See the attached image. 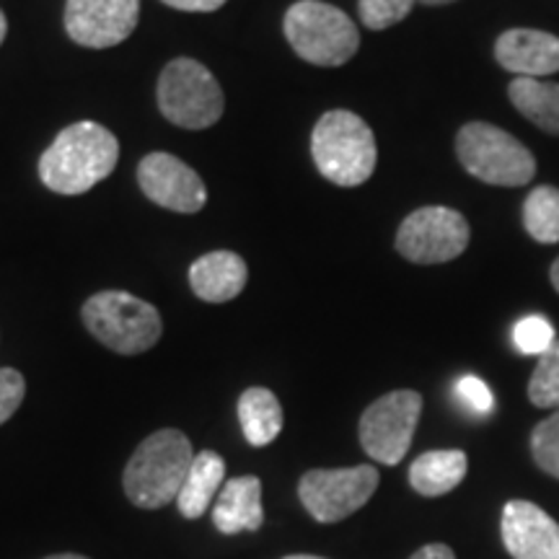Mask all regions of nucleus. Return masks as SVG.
<instances>
[{
	"mask_svg": "<svg viewBox=\"0 0 559 559\" xmlns=\"http://www.w3.org/2000/svg\"><path fill=\"white\" fill-rule=\"evenodd\" d=\"M456 396L477 415H487L495 407V396L489 386L477 376H461L456 381Z\"/></svg>",
	"mask_w": 559,
	"mask_h": 559,
	"instance_id": "obj_27",
	"label": "nucleus"
},
{
	"mask_svg": "<svg viewBox=\"0 0 559 559\" xmlns=\"http://www.w3.org/2000/svg\"><path fill=\"white\" fill-rule=\"evenodd\" d=\"M223 485H226V461L221 459V453H194V461L190 472H187L185 485L179 489V513L190 521L205 515L207 508L213 506V500L218 498Z\"/></svg>",
	"mask_w": 559,
	"mask_h": 559,
	"instance_id": "obj_17",
	"label": "nucleus"
},
{
	"mask_svg": "<svg viewBox=\"0 0 559 559\" xmlns=\"http://www.w3.org/2000/svg\"><path fill=\"white\" fill-rule=\"evenodd\" d=\"M120 143L99 122H75L39 158V179L58 194H83L115 171Z\"/></svg>",
	"mask_w": 559,
	"mask_h": 559,
	"instance_id": "obj_1",
	"label": "nucleus"
},
{
	"mask_svg": "<svg viewBox=\"0 0 559 559\" xmlns=\"http://www.w3.org/2000/svg\"><path fill=\"white\" fill-rule=\"evenodd\" d=\"M81 317L104 347L120 355L148 353L164 334L156 306L124 290L96 293L83 304Z\"/></svg>",
	"mask_w": 559,
	"mask_h": 559,
	"instance_id": "obj_5",
	"label": "nucleus"
},
{
	"mask_svg": "<svg viewBox=\"0 0 559 559\" xmlns=\"http://www.w3.org/2000/svg\"><path fill=\"white\" fill-rule=\"evenodd\" d=\"M549 280H551V288L559 293V257L555 262H551V270H549Z\"/></svg>",
	"mask_w": 559,
	"mask_h": 559,
	"instance_id": "obj_30",
	"label": "nucleus"
},
{
	"mask_svg": "<svg viewBox=\"0 0 559 559\" xmlns=\"http://www.w3.org/2000/svg\"><path fill=\"white\" fill-rule=\"evenodd\" d=\"M283 559H324V557H313V555H290V557H283Z\"/></svg>",
	"mask_w": 559,
	"mask_h": 559,
	"instance_id": "obj_34",
	"label": "nucleus"
},
{
	"mask_svg": "<svg viewBox=\"0 0 559 559\" xmlns=\"http://www.w3.org/2000/svg\"><path fill=\"white\" fill-rule=\"evenodd\" d=\"M158 109L185 130L213 128L223 117L226 99L215 75L192 58H177L158 79Z\"/></svg>",
	"mask_w": 559,
	"mask_h": 559,
	"instance_id": "obj_7",
	"label": "nucleus"
},
{
	"mask_svg": "<svg viewBox=\"0 0 559 559\" xmlns=\"http://www.w3.org/2000/svg\"><path fill=\"white\" fill-rule=\"evenodd\" d=\"M213 523L226 536L260 531L264 523L262 481L257 477L228 479L213 502Z\"/></svg>",
	"mask_w": 559,
	"mask_h": 559,
	"instance_id": "obj_16",
	"label": "nucleus"
},
{
	"mask_svg": "<svg viewBox=\"0 0 559 559\" xmlns=\"http://www.w3.org/2000/svg\"><path fill=\"white\" fill-rule=\"evenodd\" d=\"M138 185L151 202L174 213H200L207 202L200 174L171 153H148L140 160Z\"/></svg>",
	"mask_w": 559,
	"mask_h": 559,
	"instance_id": "obj_12",
	"label": "nucleus"
},
{
	"mask_svg": "<svg viewBox=\"0 0 559 559\" xmlns=\"http://www.w3.org/2000/svg\"><path fill=\"white\" fill-rule=\"evenodd\" d=\"M140 21V0H68L66 32L81 47L107 50L122 45Z\"/></svg>",
	"mask_w": 559,
	"mask_h": 559,
	"instance_id": "obj_11",
	"label": "nucleus"
},
{
	"mask_svg": "<svg viewBox=\"0 0 559 559\" xmlns=\"http://www.w3.org/2000/svg\"><path fill=\"white\" fill-rule=\"evenodd\" d=\"M239 423L249 445H254V449L270 445L280 436L285 423L277 396L264 386H251L243 391L239 400Z\"/></svg>",
	"mask_w": 559,
	"mask_h": 559,
	"instance_id": "obj_20",
	"label": "nucleus"
},
{
	"mask_svg": "<svg viewBox=\"0 0 559 559\" xmlns=\"http://www.w3.org/2000/svg\"><path fill=\"white\" fill-rule=\"evenodd\" d=\"M45 559H88L83 555H52V557H45Z\"/></svg>",
	"mask_w": 559,
	"mask_h": 559,
	"instance_id": "obj_33",
	"label": "nucleus"
},
{
	"mask_svg": "<svg viewBox=\"0 0 559 559\" xmlns=\"http://www.w3.org/2000/svg\"><path fill=\"white\" fill-rule=\"evenodd\" d=\"M502 544L515 559H559V523L536 502L510 500L500 519Z\"/></svg>",
	"mask_w": 559,
	"mask_h": 559,
	"instance_id": "obj_13",
	"label": "nucleus"
},
{
	"mask_svg": "<svg viewBox=\"0 0 559 559\" xmlns=\"http://www.w3.org/2000/svg\"><path fill=\"white\" fill-rule=\"evenodd\" d=\"M419 3H425V5H449V3H456V0H419Z\"/></svg>",
	"mask_w": 559,
	"mask_h": 559,
	"instance_id": "obj_32",
	"label": "nucleus"
},
{
	"mask_svg": "<svg viewBox=\"0 0 559 559\" xmlns=\"http://www.w3.org/2000/svg\"><path fill=\"white\" fill-rule=\"evenodd\" d=\"M523 226L536 243H559V190L551 185L536 187L523 200Z\"/></svg>",
	"mask_w": 559,
	"mask_h": 559,
	"instance_id": "obj_21",
	"label": "nucleus"
},
{
	"mask_svg": "<svg viewBox=\"0 0 559 559\" xmlns=\"http://www.w3.org/2000/svg\"><path fill=\"white\" fill-rule=\"evenodd\" d=\"M5 32H9V21H5V13L0 11V45H3V39H5Z\"/></svg>",
	"mask_w": 559,
	"mask_h": 559,
	"instance_id": "obj_31",
	"label": "nucleus"
},
{
	"mask_svg": "<svg viewBox=\"0 0 559 559\" xmlns=\"http://www.w3.org/2000/svg\"><path fill=\"white\" fill-rule=\"evenodd\" d=\"M469 221L459 210L428 205L409 213L396 230V251L412 264H445L469 247Z\"/></svg>",
	"mask_w": 559,
	"mask_h": 559,
	"instance_id": "obj_8",
	"label": "nucleus"
},
{
	"mask_svg": "<svg viewBox=\"0 0 559 559\" xmlns=\"http://www.w3.org/2000/svg\"><path fill=\"white\" fill-rule=\"evenodd\" d=\"M510 104L531 124L559 138V83L542 79H513L508 86Z\"/></svg>",
	"mask_w": 559,
	"mask_h": 559,
	"instance_id": "obj_19",
	"label": "nucleus"
},
{
	"mask_svg": "<svg viewBox=\"0 0 559 559\" xmlns=\"http://www.w3.org/2000/svg\"><path fill=\"white\" fill-rule=\"evenodd\" d=\"M247 262L234 251H210L190 267L194 296L205 304H228L247 288Z\"/></svg>",
	"mask_w": 559,
	"mask_h": 559,
	"instance_id": "obj_15",
	"label": "nucleus"
},
{
	"mask_svg": "<svg viewBox=\"0 0 559 559\" xmlns=\"http://www.w3.org/2000/svg\"><path fill=\"white\" fill-rule=\"evenodd\" d=\"M423 396L412 389L383 394L360 417V445L379 464L396 466L407 456L415 438Z\"/></svg>",
	"mask_w": 559,
	"mask_h": 559,
	"instance_id": "obj_9",
	"label": "nucleus"
},
{
	"mask_svg": "<svg viewBox=\"0 0 559 559\" xmlns=\"http://www.w3.org/2000/svg\"><path fill=\"white\" fill-rule=\"evenodd\" d=\"M164 3L187 13H210V11H218L221 5L228 3V0H164Z\"/></svg>",
	"mask_w": 559,
	"mask_h": 559,
	"instance_id": "obj_28",
	"label": "nucleus"
},
{
	"mask_svg": "<svg viewBox=\"0 0 559 559\" xmlns=\"http://www.w3.org/2000/svg\"><path fill=\"white\" fill-rule=\"evenodd\" d=\"M192 461L194 451L185 432L174 428L153 432L138 445L124 466V495L132 506L145 510L169 506L179 498Z\"/></svg>",
	"mask_w": 559,
	"mask_h": 559,
	"instance_id": "obj_2",
	"label": "nucleus"
},
{
	"mask_svg": "<svg viewBox=\"0 0 559 559\" xmlns=\"http://www.w3.org/2000/svg\"><path fill=\"white\" fill-rule=\"evenodd\" d=\"M469 459L464 451H428L409 466V485L423 498H440L456 489L466 477Z\"/></svg>",
	"mask_w": 559,
	"mask_h": 559,
	"instance_id": "obj_18",
	"label": "nucleus"
},
{
	"mask_svg": "<svg viewBox=\"0 0 559 559\" xmlns=\"http://www.w3.org/2000/svg\"><path fill=\"white\" fill-rule=\"evenodd\" d=\"M528 402L539 409H559V340L539 355L528 381Z\"/></svg>",
	"mask_w": 559,
	"mask_h": 559,
	"instance_id": "obj_22",
	"label": "nucleus"
},
{
	"mask_svg": "<svg viewBox=\"0 0 559 559\" xmlns=\"http://www.w3.org/2000/svg\"><path fill=\"white\" fill-rule=\"evenodd\" d=\"M409 559H456V555H453V549L445 547V544H428V547L417 549Z\"/></svg>",
	"mask_w": 559,
	"mask_h": 559,
	"instance_id": "obj_29",
	"label": "nucleus"
},
{
	"mask_svg": "<svg viewBox=\"0 0 559 559\" xmlns=\"http://www.w3.org/2000/svg\"><path fill=\"white\" fill-rule=\"evenodd\" d=\"M379 489V469L370 464L347 469H311L298 485V498L319 523H337L360 510Z\"/></svg>",
	"mask_w": 559,
	"mask_h": 559,
	"instance_id": "obj_10",
	"label": "nucleus"
},
{
	"mask_svg": "<svg viewBox=\"0 0 559 559\" xmlns=\"http://www.w3.org/2000/svg\"><path fill=\"white\" fill-rule=\"evenodd\" d=\"M311 156L319 174L337 187H360L373 177L379 148L368 122L355 111L332 109L311 132Z\"/></svg>",
	"mask_w": 559,
	"mask_h": 559,
	"instance_id": "obj_3",
	"label": "nucleus"
},
{
	"mask_svg": "<svg viewBox=\"0 0 559 559\" xmlns=\"http://www.w3.org/2000/svg\"><path fill=\"white\" fill-rule=\"evenodd\" d=\"M415 3L417 0H358V13L366 29L383 32L407 19Z\"/></svg>",
	"mask_w": 559,
	"mask_h": 559,
	"instance_id": "obj_24",
	"label": "nucleus"
},
{
	"mask_svg": "<svg viewBox=\"0 0 559 559\" xmlns=\"http://www.w3.org/2000/svg\"><path fill=\"white\" fill-rule=\"evenodd\" d=\"M531 456L542 472L559 479V409L542 419L531 432Z\"/></svg>",
	"mask_w": 559,
	"mask_h": 559,
	"instance_id": "obj_23",
	"label": "nucleus"
},
{
	"mask_svg": "<svg viewBox=\"0 0 559 559\" xmlns=\"http://www.w3.org/2000/svg\"><path fill=\"white\" fill-rule=\"evenodd\" d=\"M555 340V326L544 317L521 319L513 330V342L523 355H544Z\"/></svg>",
	"mask_w": 559,
	"mask_h": 559,
	"instance_id": "obj_25",
	"label": "nucleus"
},
{
	"mask_svg": "<svg viewBox=\"0 0 559 559\" xmlns=\"http://www.w3.org/2000/svg\"><path fill=\"white\" fill-rule=\"evenodd\" d=\"M495 60L515 79L559 73V37L542 29H508L495 41Z\"/></svg>",
	"mask_w": 559,
	"mask_h": 559,
	"instance_id": "obj_14",
	"label": "nucleus"
},
{
	"mask_svg": "<svg viewBox=\"0 0 559 559\" xmlns=\"http://www.w3.org/2000/svg\"><path fill=\"white\" fill-rule=\"evenodd\" d=\"M26 394V381L19 370L0 368V425L16 415Z\"/></svg>",
	"mask_w": 559,
	"mask_h": 559,
	"instance_id": "obj_26",
	"label": "nucleus"
},
{
	"mask_svg": "<svg viewBox=\"0 0 559 559\" xmlns=\"http://www.w3.org/2000/svg\"><path fill=\"white\" fill-rule=\"evenodd\" d=\"M285 37L300 60L319 68H340L355 58L360 34L355 21L337 5L298 0L285 13Z\"/></svg>",
	"mask_w": 559,
	"mask_h": 559,
	"instance_id": "obj_4",
	"label": "nucleus"
},
{
	"mask_svg": "<svg viewBox=\"0 0 559 559\" xmlns=\"http://www.w3.org/2000/svg\"><path fill=\"white\" fill-rule=\"evenodd\" d=\"M456 156L469 177L492 187H526L536 177L534 153L498 124L466 122L456 135Z\"/></svg>",
	"mask_w": 559,
	"mask_h": 559,
	"instance_id": "obj_6",
	"label": "nucleus"
}]
</instances>
